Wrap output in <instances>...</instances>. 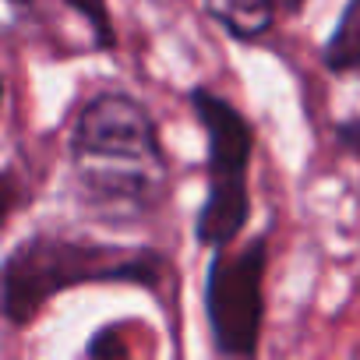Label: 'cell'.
<instances>
[{"mask_svg":"<svg viewBox=\"0 0 360 360\" xmlns=\"http://www.w3.org/2000/svg\"><path fill=\"white\" fill-rule=\"evenodd\" d=\"M205 15L237 43H258L276 29L279 8L272 0H202Z\"/></svg>","mask_w":360,"mask_h":360,"instance_id":"cell-6","label":"cell"},{"mask_svg":"<svg viewBox=\"0 0 360 360\" xmlns=\"http://www.w3.org/2000/svg\"><path fill=\"white\" fill-rule=\"evenodd\" d=\"M64 4H68L78 18L89 22V29H92V46H96L99 53H106V50L117 46V32H113V22H110V11H106V0H64Z\"/></svg>","mask_w":360,"mask_h":360,"instance_id":"cell-8","label":"cell"},{"mask_svg":"<svg viewBox=\"0 0 360 360\" xmlns=\"http://www.w3.org/2000/svg\"><path fill=\"white\" fill-rule=\"evenodd\" d=\"M272 4L279 8V15H283V18H297V15L307 8V0H272Z\"/></svg>","mask_w":360,"mask_h":360,"instance_id":"cell-11","label":"cell"},{"mask_svg":"<svg viewBox=\"0 0 360 360\" xmlns=\"http://www.w3.org/2000/svg\"><path fill=\"white\" fill-rule=\"evenodd\" d=\"M321 64L335 78H360V0H346L332 36L321 46Z\"/></svg>","mask_w":360,"mask_h":360,"instance_id":"cell-7","label":"cell"},{"mask_svg":"<svg viewBox=\"0 0 360 360\" xmlns=\"http://www.w3.org/2000/svg\"><path fill=\"white\" fill-rule=\"evenodd\" d=\"M188 103L205 131V180L209 191L195 216V240L198 248L219 251L237 244L251 219V191L248 173L255 155V124L219 92L195 85Z\"/></svg>","mask_w":360,"mask_h":360,"instance_id":"cell-2","label":"cell"},{"mask_svg":"<svg viewBox=\"0 0 360 360\" xmlns=\"http://www.w3.org/2000/svg\"><path fill=\"white\" fill-rule=\"evenodd\" d=\"M332 134H335V145H339V148H342L346 155L360 159V117H346V120H335Z\"/></svg>","mask_w":360,"mask_h":360,"instance_id":"cell-9","label":"cell"},{"mask_svg":"<svg viewBox=\"0 0 360 360\" xmlns=\"http://www.w3.org/2000/svg\"><path fill=\"white\" fill-rule=\"evenodd\" d=\"M75 202L99 226H141L166 202V169L134 162H75Z\"/></svg>","mask_w":360,"mask_h":360,"instance_id":"cell-5","label":"cell"},{"mask_svg":"<svg viewBox=\"0 0 360 360\" xmlns=\"http://www.w3.org/2000/svg\"><path fill=\"white\" fill-rule=\"evenodd\" d=\"M166 255L148 244H110L68 230H39L22 237L0 265V311L11 328L29 325L57 293L75 286H145L166 279Z\"/></svg>","mask_w":360,"mask_h":360,"instance_id":"cell-1","label":"cell"},{"mask_svg":"<svg viewBox=\"0 0 360 360\" xmlns=\"http://www.w3.org/2000/svg\"><path fill=\"white\" fill-rule=\"evenodd\" d=\"M269 237L212 251L205 272V321L219 356H255L265 325Z\"/></svg>","mask_w":360,"mask_h":360,"instance_id":"cell-3","label":"cell"},{"mask_svg":"<svg viewBox=\"0 0 360 360\" xmlns=\"http://www.w3.org/2000/svg\"><path fill=\"white\" fill-rule=\"evenodd\" d=\"M85 353H89V356H106V353H127V346H124L117 325H106V328H99V332L92 335V342L85 346Z\"/></svg>","mask_w":360,"mask_h":360,"instance_id":"cell-10","label":"cell"},{"mask_svg":"<svg viewBox=\"0 0 360 360\" xmlns=\"http://www.w3.org/2000/svg\"><path fill=\"white\" fill-rule=\"evenodd\" d=\"M8 4H18V8H29V4H32V0H8Z\"/></svg>","mask_w":360,"mask_h":360,"instance_id":"cell-12","label":"cell"},{"mask_svg":"<svg viewBox=\"0 0 360 360\" xmlns=\"http://www.w3.org/2000/svg\"><path fill=\"white\" fill-rule=\"evenodd\" d=\"M68 152L71 162H134L166 169L155 117L138 96L117 89L85 99V106L75 113Z\"/></svg>","mask_w":360,"mask_h":360,"instance_id":"cell-4","label":"cell"}]
</instances>
